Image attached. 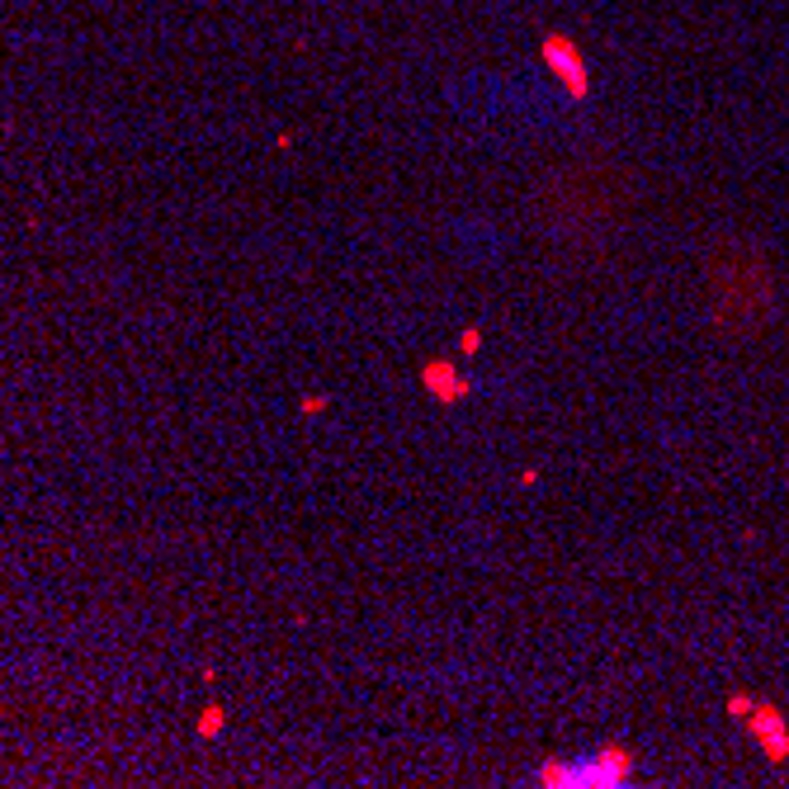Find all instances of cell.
Wrapping results in <instances>:
<instances>
[{"instance_id":"6da1fadb","label":"cell","mask_w":789,"mask_h":789,"mask_svg":"<svg viewBox=\"0 0 789 789\" xmlns=\"http://www.w3.org/2000/svg\"><path fill=\"white\" fill-rule=\"evenodd\" d=\"M752 737L761 742V752L771 756V761H784L789 733H784V719L771 709V704H752Z\"/></svg>"},{"instance_id":"7a4b0ae2","label":"cell","mask_w":789,"mask_h":789,"mask_svg":"<svg viewBox=\"0 0 789 789\" xmlns=\"http://www.w3.org/2000/svg\"><path fill=\"white\" fill-rule=\"evenodd\" d=\"M218 723H222V714H218V709H209V714H203V733H213Z\"/></svg>"}]
</instances>
